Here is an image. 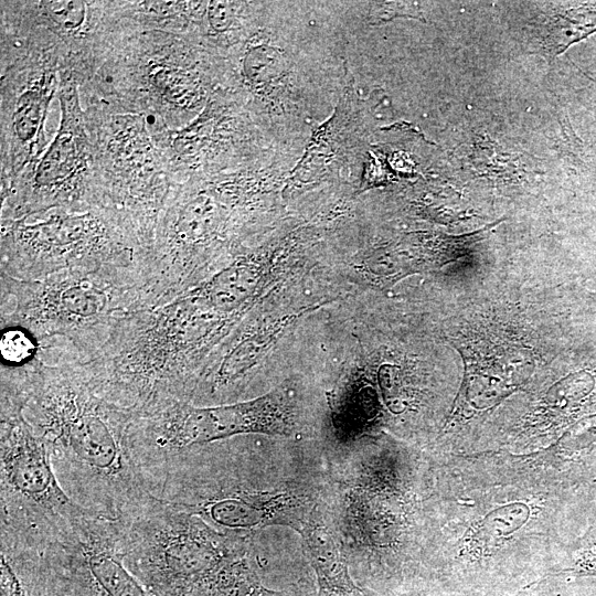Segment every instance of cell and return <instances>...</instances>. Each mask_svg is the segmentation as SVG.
I'll return each instance as SVG.
<instances>
[{"mask_svg": "<svg viewBox=\"0 0 596 596\" xmlns=\"http://www.w3.org/2000/svg\"><path fill=\"white\" fill-rule=\"evenodd\" d=\"M1 368H26L40 360L41 340L28 328L18 324L1 327Z\"/></svg>", "mask_w": 596, "mask_h": 596, "instance_id": "14", "label": "cell"}, {"mask_svg": "<svg viewBox=\"0 0 596 596\" xmlns=\"http://www.w3.org/2000/svg\"><path fill=\"white\" fill-rule=\"evenodd\" d=\"M81 562L93 596H152L125 564V554L78 526Z\"/></svg>", "mask_w": 596, "mask_h": 596, "instance_id": "12", "label": "cell"}, {"mask_svg": "<svg viewBox=\"0 0 596 596\" xmlns=\"http://www.w3.org/2000/svg\"><path fill=\"white\" fill-rule=\"evenodd\" d=\"M141 286L138 266L72 269L35 280L1 276V327L28 328L43 347L79 360L121 316L138 309Z\"/></svg>", "mask_w": 596, "mask_h": 596, "instance_id": "2", "label": "cell"}, {"mask_svg": "<svg viewBox=\"0 0 596 596\" xmlns=\"http://www.w3.org/2000/svg\"><path fill=\"white\" fill-rule=\"evenodd\" d=\"M51 449L32 428L19 405L1 400L2 502H17L51 518L77 519L78 512L57 481Z\"/></svg>", "mask_w": 596, "mask_h": 596, "instance_id": "9", "label": "cell"}, {"mask_svg": "<svg viewBox=\"0 0 596 596\" xmlns=\"http://www.w3.org/2000/svg\"><path fill=\"white\" fill-rule=\"evenodd\" d=\"M128 538L130 568L152 596H192L220 567L244 554L238 543L178 504L141 517Z\"/></svg>", "mask_w": 596, "mask_h": 596, "instance_id": "6", "label": "cell"}, {"mask_svg": "<svg viewBox=\"0 0 596 596\" xmlns=\"http://www.w3.org/2000/svg\"><path fill=\"white\" fill-rule=\"evenodd\" d=\"M1 396L18 404L32 428L66 462L104 485L131 480L135 415L108 401L71 360L40 358L1 369Z\"/></svg>", "mask_w": 596, "mask_h": 596, "instance_id": "1", "label": "cell"}, {"mask_svg": "<svg viewBox=\"0 0 596 596\" xmlns=\"http://www.w3.org/2000/svg\"><path fill=\"white\" fill-rule=\"evenodd\" d=\"M0 596H25L21 582L1 553Z\"/></svg>", "mask_w": 596, "mask_h": 596, "instance_id": "16", "label": "cell"}, {"mask_svg": "<svg viewBox=\"0 0 596 596\" xmlns=\"http://www.w3.org/2000/svg\"><path fill=\"white\" fill-rule=\"evenodd\" d=\"M83 108L94 161L93 207L117 224L143 259L173 182L143 115L96 104Z\"/></svg>", "mask_w": 596, "mask_h": 596, "instance_id": "3", "label": "cell"}, {"mask_svg": "<svg viewBox=\"0 0 596 596\" xmlns=\"http://www.w3.org/2000/svg\"><path fill=\"white\" fill-rule=\"evenodd\" d=\"M62 58L49 35L1 26V189L26 173L47 147L45 121Z\"/></svg>", "mask_w": 596, "mask_h": 596, "instance_id": "5", "label": "cell"}, {"mask_svg": "<svg viewBox=\"0 0 596 596\" xmlns=\"http://www.w3.org/2000/svg\"><path fill=\"white\" fill-rule=\"evenodd\" d=\"M1 276L35 280L72 269L138 266L128 236L96 207H53L1 220Z\"/></svg>", "mask_w": 596, "mask_h": 596, "instance_id": "4", "label": "cell"}, {"mask_svg": "<svg viewBox=\"0 0 596 596\" xmlns=\"http://www.w3.org/2000/svg\"><path fill=\"white\" fill-rule=\"evenodd\" d=\"M259 584L257 575L242 554L213 573L192 596H252Z\"/></svg>", "mask_w": 596, "mask_h": 596, "instance_id": "13", "label": "cell"}, {"mask_svg": "<svg viewBox=\"0 0 596 596\" xmlns=\"http://www.w3.org/2000/svg\"><path fill=\"white\" fill-rule=\"evenodd\" d=\"M575 576L596 577V528L573 553L572 565L561 572Z\"/></svg>", "mask_w": 596, "mask_h": 596, "instance_id": "15", "label": "cell"}, {"mask_svg": "<svg viewBox=\"0 0 596 596\" xmlns=\"http://www.w3.org/2000/svg\"><path fill=\"white\" fill-rule=\"evenodd\" d=\"M298 533L316 573L318 596H366L350 575L341 540L320 502Z\"/></svg>", "mask_w": 596, "mask_h": 596, "instance_id": "11", "label": "cell"}, {"mask_svg": "<svg viewBox=\"0 0 596 596\" xmlns=\"http://www.w3.org/2000/svg\"><path fill=\"white\" fill-rule=\"evenodd\" d=\"M57 97L56 135L26 173L1 189V220L53 207H93L92 145L77 78L65 66L58 72Z\"/></svg>", "mask_w": 596, "mask_h": 596, "instance_id": "7", "label": "cell"}, {"mask_svg": "<svg viewBox=\"0 0 596 596\" xmlns=\"http://www.w3.org/2000/svg\"><path fill=\"white\" fill-rule=\"evenodd\" d=\"M138 434L163 449H182L247 433L296 430L295 404L287 390L230 405L174 402L136 419Z\"/></svg>", "mask_w": 596, "mask_h": 596, "instance_id": "8", "label": "cell"}, {"mask_svg": "<svg viewBox=\"0 0 596 596\" xmlns=\"http://www.w3.org/2000/svg\"><path fill=\"white\" fill-rule=\"evenodd\" d=\"M319 502L307 490L242 491L184 507L212 528L246 532L280 524L299 532Z\"/></svg>", "mask_w": 596, "mask_h": 596, "instance_id": "10", "label": "cell"}]
</instances>
